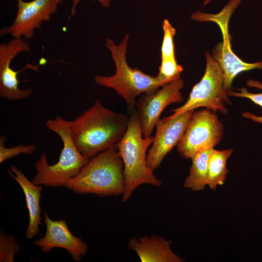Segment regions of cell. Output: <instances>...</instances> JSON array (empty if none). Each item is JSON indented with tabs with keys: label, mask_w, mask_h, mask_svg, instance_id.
I'll use <instances>...</instances> for the list:
<instances>
[{
	"label": "cell",
	"mask_w": 262,
	"mask_h": 262,
	"mask_svg": "<svg viewBox=\"0 0 262 262\" xmlns=\"http://www.w3.org/2000/svg\"><path fill=\"white\" fill-rule=\"evenodd\" d=\"M6 138L2 135L0 138V164L5 160L11 159L21 154H33L36 149L34 145L21 144L14 147H6L4 146Z\"/></svg>",
	"instance_id": "7402d4cb"
},
{
	"label": "cell",
	"mask_w": 262,
	"mask_h": 262,
	"mask_svg": "<svg viewBox=\"0 0 262 262\" xmlns=\"http://www.w3.org/2000/svg\"><path fill=\"white\" fill-rule=\"evenodd\" d=\"M194 110L173 118L160 119L156 125V133L147 155V163L153 171L159 168L164 157L177 146Z\"/></svg>",
	"instance_id": "7c38bea8"
},
{
	"label": "cell",
	"mask_w": 262,
	"mask_h": 262,
	"mask_svg": "<svg viewBox=\"0 0 262 262\" xmlns=\"http://www.w3.org/2000/svg\"><path fill=\"white\" fill-rule=\"evenodd\" d=\"M64 187L81 195L100 197L122 195L125 188L124 165L116 146L91 158Z\"/></svg>",
	"instance_id": "7a4b0ae2"
},
{
	"label": "cell",
	"mask_w": 262,
	"mask_h": 262,
	"mask_svg": "<svg viewBox=\"0 0 262 262\" xmlns=\"http://www.w3.org/2000/svg\"><path fill=\"white\" fill-rule=\"evenodd\" d=\"M129 117L104 106L97 100L71 121V137L79 151L90 159L116 147L124 136Z\"/></svg>",
	"instance_id": "6da1fadb"
},
{
	"label": "cell",
	"mask_w": 262,
	"mask_h": 262,
	"mask_svg": "<svg viewBox=\"0 0 262 262\" xmlns=\"http://www.w3.org/2000/svg\"><path fill=\"white\" fill-rule=\"evenodd\" d=\"M171 240L164 237L147 235L131 238L128 248L136 252L142 262H182L183 260L171 250Z\"/></svg>",
	"instance_id": "5bb4252c"
},
{
	"label": "cell",
	"mask_w": 262,
	"mask_h": 262,
	"mask_svg": "<svg viewBox=\"0 0 262 262\" xmlns=\"http://www.w3.org/2000/svg\"><path fill=\"white\" fill-rule=\"evenodd\" d=\"M233 151V149H211L208 162V185L211 189L215 190L218 185L224 184L229 173L226 167L227 161Z\"/></svg>",
	"instance_id": "e0dca14e"
},
{
	"label": "cell",
	"mask_w": 262,
	"mask_h": 262,
	"mask_svg": "<svg viewBox=\"0 0 262 262\" xmlns=\"http://www.w3.org/2000/svg\"><path fill=\"white\" fill-rule=\"evenodd\" d=\"M212 0H204L203 2V6H205L209 2H210Z\"/></svg>",
	"instance_id": "cb8c5ba5"
},
{
	"label": "cell",
	"mask_w": 262,
	"mask_h": 262,
	"mask_svg": "<svg viewBox=\"0 0 262 262\" xmlns=\"http://www.w3.org/2000/svg\"><path fill=\"white\" fill-rule=\"evenodd\" d=\"M162 28L164 34L161 48V59L176 58L174 40L176 29L166 18L163 20Z\"/></svg>",
	"instance_id": "ffe728a7"
},
{
	"label": "cell",
	"mask_w": 262,
	"mask_h": 262,
	"mask_svg": "<svg viewBox=\"0 0 262 262\" xmlns=\"http://www.w3.org/2000/svg\"><path fill=\"white\" fill-rule=\"evenodd\" d=\"M102 7L108 8L110 6L112 0H97ZM82 0H72L70 9V14L74 16L76 13V9L78 4Z\"/></svg>",
	"instance_id": "603a6c76"
},
{
	"label": "cell",
	"mask_w": 262,
	"mask_h": 262,
	"mask_svg": "<svg viewBox=\"0 0 262 262\" xmlns=\"http://www.w3.org/2000/svg\"><path fill=\"white\" fill-rule=\"evenodd\" d=\"M183 67L176 58L161 60L159 72L156 77L162 85L180 78Z\"/></svg>",
	"instance_id": "d6986e66"
},
{
	"label": "cell",
	"mask_w": 262,
	"mask_h": 262,
	"mask_svg": "<svg viewBox=\"0 0 262 262\" xmlns=\"http://www.w3.org/2000/svg\"><path fill=\"white\" fill-rule=\"evenodd\" d=\"M212 149L199 152L191 158L190 173L183 184L185 188L194 191H203L208 185V162Z\"/></svg>",
	"instance_id": "2e32d148"
},
{
	"label": "cell",
	"mask_w": 262,
	"mask_h": 262,
	"mask_svg": "<svg viewBox=\"0 0 262 262\" xmlns=\"http://www.w3.org/2000/svg\"><path fill=\"white\" fill-rule=\"evenodd\" d=\"M183 81L179 78L155 90L143 93L136 102V111L144 137L151 136L160 116L168 105L183 101L180 90Z\"/></svg>",
	"instance_id": "9c48e42d"
},
{
	"label": "cell",
	"mask_w": 262,
	"mask_h": 262,
	"mask_svg": "<svg viewBox=\"0 0 262 262\" xmlns=\"http://www.w3.org/2000/svg\"><path fill=\"white\" fill-rule=\"evenodd\" d=\"M205 55L206 64L202 79L193 87L186 102L172 110L173 114L165 118H173L200 107L227 114L226 104H230L231 101L224 88L223 71L211 54L207 51Z\"/></svg>",
	"instance_id": "52a82bcc"
},
{
	"label": "cell",
	"mask_w": 262,
	"mask_h": 262,
	"mask_svg": "<svg viewBox=\"0 0 262 262\" xmlns=\"http://www.w3.org/2000/svg\"><path fill=\"white\" fill-rule=\"evenodd\" d=\"M126 131L116 146L124 165L125 188L122 195L125 202L140 185L160 187L162 182L154 175L147 163L146 152L154 137H143L136 110L131 112Z\"/></svg>",
	"instance_id": "3957f363"
},
{
	"label": "cell",
	"mask_w": 262,
	"mask_h": 262,
	"mask_svg": "<svg viewBox=\"0 0 262 262\" xmlns=\"http://www.w3.org/2000/svg\"><path fill=\"white\" fill-rule=\"evenodd\" d=\"M243 0H230L217 14L196 12L190 18L198 21H213L219 26L222 34V41L212 50V57L217 62L224 75V88L227 92L230 90L234 79L240 73L262 69V61L253 63L244 62L234 53L231 48L228 25L231 16Z\"/></svg>",
	"instance_id": "8992f818"
},
{
	"label": "cell",
	"mask_w": 262,
	"mask_h": 262,
	"mask_svg": "<svg viewBox=\"0 0 262 262\" xmlns=\"http://www.w3.org/2000/svg\"><path fill=\"white\" fill-rule=\"evenodd\" d=\"M129 38V34H125L118 45L112 39L106 40L105 45L112 55L115 72L110 76L96 75L94 81L101 86L115 90L123 98L131 112L136 110V98L138 96L155 90L163 85L156 76L148 75L129 65L126 54Z\"/></svg>",
	"instance_id": "5b68a950"
},
{
	"label": "cell",
	"mask_w": 262,
	"mask_h": 262,
	"mask_svg": "<svg viewBox=\"0 0 262 262\" xmlns=\"http://www.w3.org/2000/svg\"><path fill=\"white\" fill-rule=\"evenodd\" d=\"M21 249V246L14 237L2 230L0 233V262H13L14 255Z\"/></svg>",
	"instance_id": "44dd1931"
},
{
	"label": "cell",
	"mask_w": 262,
	"mask_h": 262,
	"mask_svg": "<svg viewBox=\"0 0 262 262\" xmlns=\"http://www.w3.org/2000/svg\"><path fill=\"white\" fill-rule=\"evenodd\" d=\"M29 43L22 38H13L6 43L0 44V96L8 100H19L28 98L33 89H20L17 75L27 69L38 72L40 64L33 65L28 63L19 70L11 67L13 60L22 52H30Z\"/></svg>",
	"instance_id": "8fae6325"
},
{
	"label": "cell",
	"mask_w": 262,
	"mask_h": 262,
	"mask_svg": "<svg viewBox=\"0 0 262 262\" xmlns=\"http://www.w3.org/2000/svg\"><path fill=\"white\" fill-rule=\"evenodd\" d=\"M45 125L61 138L63 147L58 162L49 164L46 153H43L35 164L36 174L32 181L36 185L47 187L64 186L69 180L75 177L90 159L79 151L71 137V121L59 116L49 119Z\"/></svg>",
	"instance_id": "277c9868"
},
{
	"label": "cell",
	"mask_w": 262,
	"mask_h": 262,
	"mask_svg": "<svg viewBox=\"0 0 262 262\" xmlns=\"http://www.w3.org/2000/svg\"><path fill=\"white\" fill-rule=\"evenodd\" d=\"M8 173L19 184L24 194L29 214V223L25 237L27 239H31L38 234L39 226L41 224L40 202L43 187L30 181L15 165H11Z\"/></svg>",
	"instance_id": "9a60e30c"
},
{
	"label": "cell",
	"mask_w": 262,
	"mask_h": 262,
	"mask_svg": "<svg viewBox=\"0 0 262 262\" xmlns=\"http://www.w3.org/2000/svg\"><path fill=\"white\" fill-rule=\"evenodd\" d=\"M223 125L215 112L208 109L194 111L177 145L179 153L191 159L199 152L213 148L223 134Z\"/></svg>",
	"instance_id": "ba28073f"
},
{
	"label": "cell",
	"mask_w": 262,
	"mask_h": 262,
	"mask_svg": "<svg viewBox=\"0 0 262 262\" xmlns=\"http://www.w3.org/2000/svg\"><path fill=\"white\" fill-rule=\"evenodd\" d=\"M44 216L47 227L46 233L43 237L34 240V245L46 253L55 247L65 249L74 261L80 262L88 251L87 244L70 231L65 219L52 220L45 211Z\"/></svg>",
	"instance_id": "4fadbf2b"
},
{
	"label": "cell",
	"mask_w": 262,
	"mask_h": 262,
	"mask_svg": "<svg viewBox=\"0 0 262 262\" xmlns=\"http://www.w3.org/2000/svg\"><path fill=\"white\" fill-rule=\"evenodd\" d=\"M62 2L63 0H17L16 16L10 25L0 30V36L10 35L13 38H32L35 30L40 29L44 22L50 20Z\"/></svg>",
	"instance_id": "30bf717a"
},
{
	"label": "cell",
	"mask_w": 262,
	"mask_h": 262,
	"mask_svg": "<svg viewBox=\"0 0 262 262\" xmlns=\"http://www.w3.org/2000/svg\"><path fill=\"white\" fill-rule=\"evenodd\" d=\"M247 86L250 87H255L262 90V83L252 79L248 80L246 82ZM238 92L229 90L227 94L229 96L238 98H246L250 99L255 104L262 108V92L260 93H252L248 91L246 88L237 89ZM243 117L252 120V121L262 124V116L255 115L250 113L245 112L242 114Z\"/></svg>",
	"instance_id": "ac0fdd59"
}]
</instances>
